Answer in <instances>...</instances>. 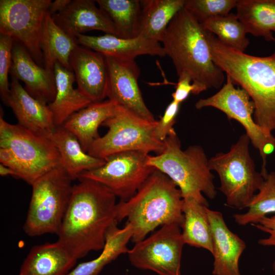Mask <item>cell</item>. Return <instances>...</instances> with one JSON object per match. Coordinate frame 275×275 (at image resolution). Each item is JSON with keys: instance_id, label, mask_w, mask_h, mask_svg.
Segmentation results:
<instances>
[{"instance_id": "1", "label": "cell", "mask_w": 275, "mask_h": 275, "mask_svg": "<svg viewBox=\"0 0 275 275\" xmlns=\"http://www.w3.org/2000/svg\"><path fill=\"white\" fill-rule=\"evenodd\" d=\"M58 234V241L77 259L102 250L116 220V196L94 180L78 179Z\"/></svg>"}, {"instance_id": "2", "label": "cell", "mask_w": 275, "mask_h": 275, "mask_svg": "<svg viewBox=\"0 0 275 275\" xmlns=\"http://www.w3.org/2000/svg\"><path fill=\"white\" fill-rule=\"evenodd\" d=\"M207 31L213 61L234 85L249 95L255 107L253 117L256 124L272 132L275 130V49L267 57L248 54L225 45Z\"/></svg>"}, {"instance_id": "3", "label": "cell", "mask_w": 275, "mask_h": 275, "mask_svg": "<svg viewBox=\"0 0 275 275\" xmlns=\"http://www.w3.org/2000/svg\"><path fill=\"white\" fill-rule=\"evenodd\" d=\"M207 32L184 7L169 23L161 41L178 76L188 74L198 94L210 88L219 89L225 79L224 72L212 59Z\"/></svg>"}, {"instance_id": "4", "label": "cell", "mask_w": 275, "mask_h": 275, "mask_svg": "<svg viewBox=\"0 0 275 275\" xmlns=\"http://www.w3.org/2000/svg\"><path fill=\"white\" fill-rule=\"evenodd\" d=\"M183 205L180 189L156 170L132 198L117 203L116 220L119 223L126 218L133 230L131 240L135 243L159 226L175 224L181 228Z\"/></svg>"}, {"instance_id": "5", "label": "cell", "mask_w": 275, "mask_h": 275, "mask_svg": "<svg viewBox=\"0 0 275 275\" xmlns=\"http://www.w3.org/2000/svg\"><path fill=\"white\" fill-rule=\"evenodd\" d=\"M164 149L158 155H149L147 164L168 176L180 189L183 198L191 197L208 206L203 194L213 199L217 191L203 148L193 145L185 150L181 149V142L176 134L164 141Z\"/></svg>"}, {"instance_id": "6", "label": "cell", "mask_w": 275, "mask_h": 275, "mask_svg": "<svg viewBox=\"0 0 275 275\" xmlns=\"http://www.w3.org/2000/svg\"><path fill=\"white\" fill-rule=\"evenodd\" d=\"M72 180L60 165L32 183V196L23 227L28 235L58 234L72 195Z\"/></svg>"}, {"instance_id": "7", "label": "cell", "mask_w": 275, "mask_h": 275, "mask_svg": "<svg viewBox=\"0 0 275 275\" xmlns=\"http://www.w3.org/2000/svg\"><path fill=\"white\" fill-rule=\"evenodd\" d=\"M157 122L117 104L114 114L102 124L108 128L107 132L94 141L87 153L104 159L115 153L128 151L160 154L165 145L155 135Z\"/></svg>"}, {"instance_id": "8", "label": "cell", "mask_w": 275, "mask_h": 275, "mask_svg": "<svg viewBox=\"0 0 275 275\" xmlns=\"http://www.w3.org/2000/svg\"><path fill=\"white\" fill-rule=\"evenodd\" d=\"M250 140L245 133L227 152H219L209 159L211 170L219 176V190L225 196L231 208H248L264 178L256 171L250 151Z\"/></svg>"}, {"instance_id": "9", "label": "cell", "mask_w": 275, "mask_h": 275, "mask_svg": "<svg viewBox=\"0 0 275 275\" xmlns=\"http://www.w3.org/2000/svg\"><path fill=\"white\" fill-rule=\"evenodd\" d=\"M0 148L10 149L23 167L24 181L31 185L61 165L57 149L49 136L12 124L0 117Z\"/></svg>"}, {"instance_id": "10", "label": "cell", "mask_w": 275, "mask_h": 275, "mask_svg": "<svg viewBox=\"0 0 275 275\" xmlns=\"http://www.w3.org/2000/svg\"><path fill=\"white\" fill-rule=\"evenodd\" d=\"M51 0H1L0 34L23 46L43 66L41 39Z\"/></svg>"}, {"instance_id": "11", "label": "cell", "mask_w": 275, "mask_h": 275, "mask_svg": "<svg viewBox=\"0 0 275 275\" xmlns=\"http://www.w3.org/2000/svg\"><path fill=\"white\" fill-rule=\"evenodd\" d=\"M206 107L215 108L228 119L236 120L242 125L253 146L259 152L262 159L261 173L266 175V157L275 150V137L254 121L255 107L248 93L242 88H236L230 77L226 75V82L218 92L200 99L195 104L198 109Z\"/></svg>"}, {"instance_id": "12", "label": "cell", "mask_w": 275, "mask_h": 275, "mask_svg": "<svg viewBox=\"0 0 275 275\" xmlns=\"http://www.w3.org/2000/svg\"><path fill=\"white\" fill-rule=\"evenodd\" d=\"M149 154L128 151L112 154L102 166L82 173L78 179L96 181L108 188L120 201L132 198L148 178L156 170L149 166Z\"/></svg>"}, {"instance_id": "13", "label": "cell", "mask_w": 275, "mask_h": 275, "mask_svg": "<svg viewBox=\"0 0 275 275\" xmlns=\"http://www.w3.org/2000/svg\"><path fill=\"white\" fill-rule=\"evenodd\" d=\"M180 227H161L150 236L134 243L127 254L131 265L159 275H181V259L185 244Z\"/></svg>"}, {"instance_id": "14", "label": "cell", "mask_w": 275, "mask_h": 275, "mask_svg": "<svg viewBox=\"0 0 275 275\" xmlns=\"http://www.w3.org/2000/svg\"><path fill=\"white\" fill-rule=\"evenodd\" d=\"M108 74L107 97L147 119L155 121L138 84L140 70L134 60L104 56Z\"/></svg>"}, {"instance_id": "15", "label": "cell", "mask_w": 275, "mask_h": 275, "mask_svg": "<svg viewBox=\"0 0 275 275\" xmlns=\"http://www.w3.org/2000/svg\"><path fill=\"white\" fill-rule=\"evenodd\" d=\"M70 65L77 88L93 102L103 101L107 97L108 85L104 56L78 44L71 54Z\"/></svg>"}, {"instance_id": "16", "label": "cell", "mask_w": 275, "mask_h": 275, "mask_svg": "<svg viewBox=\"0 0 275 275\" xmlns=\"http://www.w3.org/2000/svg\"><path fill=\"white\" fill-rule=\"evenodd\" d=\"M10 73L23 81L25 89L37 100L48 104L56 95L53 71L37 64L26 49L14 41Z\"/></svg>"}, {"instance_id": "17", "label": "cell", "mask_w": 275, "mask_h": 275, "mask_svg": "<svg viewBox=\"0 0 275 275\" xmlns=\"http://www.w3.org/2000/svg\"><path fill=\"white\" fill-rule=\"evenodd\" d=\"M213 240V275H241L240 257L246 248L245 242L227 227L222 213L207 209Z\"/></svg>"}, {"instance_id": "18", "label": "cell", "mask_w": 275, "mask_h": 275, "mask_svg": "<svg viewBox=\"0 0 275 275\" xmlns=\"http://www.w3.org/2000/svg\"><path fill=\"white\" fill-rule=\"evenodd\" d=\"M11 78L10 93L5 104L11 108L19 125L49 136L57 127L48 104L32 97L18 80Z\"/></svg>"}, {"instance_id": "19", "label": "cell", "mask_w": 275, "mask_h": 275, "mask_svg": "<svg viewBox=\"0 0 275 275\" xmlns=\"http://www.w3.org/2000/svg\"><path fill=\"white\" fill-rule=\"evenodd\" d=\"M75 39L78 45L106 57L134 60L136 57L142 55L160 57L166 56L160 42L140 36L124 39L109 34L98 36L79 34Z\"/></svg>"}, {"instance_id": "20", "label": "cell", "mask_w": 275, "mask_h": 275, "mask_svg": "<svg viewBox=\"0 0 275 275\" xmlns=\"http://www.w3.org/2000/svg\"><path fill=\"white\" fill-rule=\"evenodd\" d=\"M96 1L73 0L62 12L51 17L56 23L71 37L93 30L118 36L113 22L95 5Z\"/></svg>"}, {"instance_id": "21", "label": "cell", "mask_w": 275, "mask_h": 275, "mask_svg": "<svg viewBox=\"0 0 275 275\" xmlns=\"http://www.w3.org/2000/svg\"><path fill=\"white\" fill-rule=\"evenodd\" d=\"M77 260L58 241L36 245L24 260L18 275H67Z\"/></svg>"}, {"instance_id": "22", "label": "cell", "mask_w": 275, "mask_h": 275, "mask_svg": "<svg viewBox=\"0 0 275 275\" xmlns=\"http://www.w3.org/2000/svg\"><path fill=\"white\" fill-rule=\"evenodd\" d=\"M54 75L56 95L54 100L48 104L57 127L62 126L73 114L87 107L93 101L78 88L73 87L76 81L72 70L56 63Z\"/></svg>"}, {"instance_id": "23", "label": "cell", "mask_w": 275, "mask_h": 275, "mask_svg": "<svg viewBox=\"0 0 275 275\" xmlns=\"http://www.w3.org/2000/svg\"><path fill=\"white\" fill-rule=\"evenodd\" d=\"M117 104L109 99L92 102L72 115L62 126L75 135L87 152L94 141L100 137L99 126L114 114Z\"/></svg>"}, {"instance_id": "24", "label": "cell", "mask_w": 275, "mask_h": 275, "mask_svg": "<svg viewBox=\"0 0 275 275\" xmlns=\"http://www.w3.org/2000/svg\"><path fill=\"white\" fill-rule=\"evenodd\" d=\"M59 153L61 166L72 180L84 172L99 168L105 160L90 155L82 149L75 135L63 126H59L50 135Z\"/></svg>"}, {"instance_id": "25", "label": "cell", "mask_w": 275, "mask_h": 275, "mask_svg": "<svg viewBox=\"0 0 275 275\" xmlns=\"http://www.w3.org/2000/svg\"><path fill=\"white\" fill-rule=\"evenodd\" d=\"M138 36L161 42L169 23L184 8L185 0L140 1Z\"/></svg>"}, {"instance_id": "26", "label": "cell", "mask_w": 275, "mask_h": 275, "mask_svg": "<svg viewBox=\"0 0 275 275\" xmlns=\"http://www.w3.org/2000/svg\"><path fill=\"white\" fill-rule=\"evenodd\" d=\"M236 16L247 33L273 41L275 37V0H238Z\"/></svg>"}, {"instance_id": "27", "label": "cell", "mask_w": 275, "mask_h": 275, "mask_svg": "<svg viewBox=\"0 0 275 275\" xmlns=\"http://www.w3.org/2000/svg\"><path fill=\"white\" fill-rule=\"evenodd\" d=\"M208 206L191 197L183 198L182 236L185 244L213 253V240L207 214Z\"/></svg>"}, {"instance_id": "28", "label": "cell", "mask_w": 275, "mask_h": 275, "mask_svg": "<svg viewBox=\"0 0 275 275\" xmlns=\"http://www.w3.org/2000/svg\"><path fill=\"white\" fill-rule=\"evenodd\" d=\"M77 45L76 39L60 28L48 12L44 22L41 44L44 67L53 71L54 65L58 62L71 70L70 58Z\"/></svg>"}, {"instance_id": "29", "label": "cell", "mask_w": 275, "mask_h": 275, "mask_svg": "<svg viewBox=\"0 0 275 275\" xmlns=\"http://www.w3.org/2000/svg\"><path fill=\"white\" fill-rule=\"evenodd\" d=\"M118 223L115 222L108 230L105 245L99 256L78 264L67 275H98L104 266L120 255L127 254V243L131 239L133 230L128 223L121 229L118 227Z\"/></svg>"}, {"instance_id": "30", "label": "cell", "mask_w": 275, "mask_h": 275, "mask_svg": "<svg viewBox=\"0 0 275 275\" xmlns=\"http://www.w3.org/2000/svg\"><path fill=\"white\" fill-rule=\"evenodd\" d=\"M96 2L113 22L118 37L132 39L138 36L140 1L97 0Z\"/></svg>"}, {"instance_id": "31", "label": "cell", "mask_w": 275, "mask_h": 275, "mask_svg": "<svg viewBox=\"0 0 275 275\" xmlns=\"http://www.w3.org/2000/svg\"><path fill=\"white\" fill-rule=\"evenodd\" d=\"M201 24L205 30L216 35L222 43L234 49L244 52L249 44L245 28L236 14L229 13L210 18Z\"/></svg>"}, {"instance_id": "32", "label": "cell", "mask_w": 275, "mask_h": 275, "mask_svg": "<svg viewBox=\"0 0 275 275\" xmlns=\"http://www.w3.org/2000/svg\"><path fill=\"white\" fill-rule=\"evenodd\" d=\"M264 181L244 213L233 215L235 223L240 226L254 224L269 214L275 213V172L264 176Z\"/></svg>"}, {"instance_id": "33", "label": "cell", "mask_w": 275, "mask_h": 275, "mask_svg": "<svg viewBox=\"0 0 275 275\" xmlns=\"http://www.w3.org/2000/svg\"><path fill=\"white\" fill-rule=\"evenodd\" d=\"M237 0H185L184 7L200 23L224 16L236 8Z\"/></svg>"}, {"instance_id": "34", "label": "cell", "mask_w": 275, "mask_h": 275, "mask_svg": "<svg viewBox=\"0 0 275 275\" xmlns=\"http://www.w3.org/2000/svg\"><path fill=\"white\" fill-rule=\"evenodd\" d=\"M13 41L10 37L0 34V93L4 103L10 93L8 74L12 65Z\"/></svg>"}, {"instance_id": "35", "label": "cell", "mask_w": 275, "mask_h": 275, "mask_svg": "<svg viewBox=\"0 0 275 275\" xmlns=\"http://www.w3.org/2000/svg\"><path fill=\"white\" fill-rule=\"evenodd\" d=\"M180 105V103L173 100L167 107L160 119L157 121L155 134L159 140L164 142L168 136L176 134L173 126L176 122Z\"/></svg>"}, {"instance_id": "36", "label": "cell", "mask_w": 275, "mask_h": 275, "mask_svg": "<svg viewBox=\"0 0 275 275\" xmlns=\"http://www.w3.org/2000/svg\"><path fill=\"white\" fill-rule=\"evenodd\" d=\"M178 82L176 85V89L172 94L173 100L181 103L191 93L198 95L197 89L193 84L190 75L186 73H183L178 75Z\"/></svg>"}, {"instance_id": "37", "label": "cell", "mask_w": 275, "mask_h": 275, "mask_svg": "<svg viewBox=\"0 0 275 275\" xmlns=\"http://www.w3.org/2000/svg\"><path fill=\"white\" fill-rule=\"evenodd\" d=\"M252 225L269 235L267 238L259 239L258 240L259 244L263 246H275V215L264 216L257 223L252 224Z\"/></svg>"}, {"instance_id": "38", "label": "cell", "mask_w": 275, "mask_h": 275, "mask_svg": "<svg viewBox=\"0 0 275 275\" xmlns=\"http://www.w3.org/2000/svg\"><path fill=\"white\" fill-rule=\"evenodd\" d=\"M0 162L14 172L15 177L24 180L25 172L23 167L10 149L0 148Z\"/></svg>"}, {"instance_id": "39", "label": "cell", "mask_w": 275, "mask_h": 275, "mask_svg": "<svg viewBox=\"0 0 275 275\" xmlns=\"http://www.w3.org/2000/svg\"><path fill=\"white\" fill-rule=\"evenodd\" d=\"M71 0H56L51 2L48 9V13L52 15L65 10L71 3Z\"/></svg>"}, {"instance_id": "40", "label": "cell", "mask_w": 275, "mask_h": 275, "mask_svg": "<svg viewBox=\"0 0 275 275\" xmlns=\"http://www.w3.org/2000/svg\"><path fill=\"white\" fill-rule=\"evenodd\" d=\"M0 175L2 176L11 175L15 177V176L14 172L12 169L2 163L0 164Z\"/></svg>"}, {"instance_id": "41", "label": "cell", "mask_w": 275, "mask_h": 275, "mask_svg": "<svg viewBox=\"0 0 275 275\" xmlns=\"http://www.w3.org/2000/svg\"><path fill=\"white\" fill-rule=\"evenodd\" d=\"M272 268H273V270L274 271V272L275 273V261L273 262V264H272Z\"/></svg>"}, {"instance_id": "42", "label": "cell", "mask_w": 275, "mask_h": 275, "mask_svg": "<svg viewBox=\"0 0 275 275\" xmlns=\"http://www.w3.org/2000/svg\"><path fill=\"white\" fill-rule=\"evenodd\" d=\"M126 275H127V274H126Z\"/></svg>"}]
</instances>
